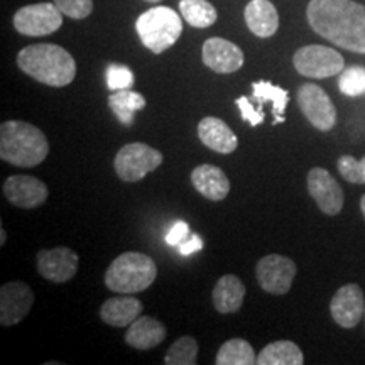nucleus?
Returning a JSON list of instances; mask_svg holds the SVG:
<instances>
[{"mask_svg":"<svg viewBox=\"0 0 365 365\" xmlns=\"http://www.w3.org/2000/svg\"><path fill=\"white\" fill-rule=\"evenodd\" d=\"M191 182L200 195L212 200V202L225 200L228 191H230V181H228L227 175L213 164H202V166L195 168L191 173Z\"/></svg>","mask_w":365,"mask_h":365,"instance_id":"nucleus-17","label":"nucleus"},{"mask_svg":"<svg viewBox=\"0 0 365 365\" xmlns=\"http://www.w3.org/2000/svg\"><path fill=\"white\" fill-rule=\"evenodd\" d=\"M336 168L345 181L354 182V185H365V158L357 161L350 154H345L339 159Z\"/></svg>","mask_w":365,"mask_h":365,"instance_id":"nucleus-30","label":"nucleus"},{"mask_svg":"<svg viewBox=\"0 0 365 365\" xmlns=\"http://www.w3.org/2000/svg\"><path fill=\"white\" fill-rule=\"evenodd\" d=\"M4 196L7 202L19 208H36L41 207L48 200V186L34 176L14 175L4 181Z\"/></svg>","mask_w":365,"mask_h":365,"instance_id":"nucleus-14","label":"nucleus"},{"mask_svg":"<svg viewBox=\"0 0 365 365\" xmlns=\"http://www.w3.org/2000/svg\"><path fill=\"white\" fill-rule=\"evenodd\" d=\"M340 91L346 97H359L365 93V68L350 66L341 71L339 80Z\"/></svg>","mask_w":365,"mask_h":365,"instance_id":"nucleus-29","label":"nucleus"},{"mask_svg":"<svg viewBox=\"0 0 365 365\" xmlns=\"http://www.w3.org/2000/svg\"><path fill=\"white\" fill-rule=\"evenodd\" d=\"M180 12L182 19L190 26L205 29V27L213 26L217 22V9L207 0H181Z\"/></svg>","mask_w":365,"mask_h":365,"instance_id":"nucleus-26","label":"nucleus"},{"mask_svg":"<svg viewBox=\"0 0 365 365\" xmlns=\"http://www.w3.org/2000/svg\"><path fill=\"white\" fill-rule=\"evenodd\" d=\"M198 360V344L193 336H181L166 352V365H195Z\"/></svg>","mask_w":365,"mask_h":365,"instance_id":"nucleus-28","label":"nucleus"},{"mask_svg":"<svg viewBox=\"0 0 365 365\" xmlns=\"http://www.w3.org/2000/svg\"><path fill=\"white\" fill-rule=\"evenodd\" d=\"M108 107L115 113V117L124 125L134 124V113L137 110H143L145 107L144 95L132 91L130 88L117 90L108 97Z\"/></svg>","mask_w":365,"mask_h":365,"instance_id":"nucleus-24","label":"nucleus"},{"mask_svg":"<svg viewBox=\"0 0 365 365\" xmlns=\"http://www.w3.org/2000/svg\"><path fill=\"white\" fill-rule=\"evenodd\" d=\"M190 235L191 234H190L188 223L180 220L170 228V232H168V235H166V242L170 245H173V247H180L182 242L188 239Z\"/></svg>","mask_w":365,"mask_h":365,"instance_id":"nucleus-34","label":"nucleus"},{"mask_svg":"<svg viewBox=\"0 0 365 365\" xmlns=\"http://www.w3.org/2000/svg\"><path fill=\"white\" fill-rule=\"evenodd\" d=\"M163 159L161 150L144 143H132L118 150L113 159V168L122 181L135 182L149 173L156 171L163 164Z\"/></svg>","mask_w":365,"mask_h":365,"instance_id":"nucleus-6","label":"nucleus"},{"mask_svg":"<svg viewBox=\"0 0 365 365\" xmlns=\"http://www.w3.org/2000/svg\"><path fill=\"white\" fill-rule=\"evenodd\" d=\"M166 339V328L153 317H139L129 325L125 333V344L137 350H149L163 344Z\"/></svg>","mask_w":365,"mask_h":365,"instance_id":"nucleus-20","label":"nucleus"},{"mask_svg":"<svg viewBox=\"0 0 365 365\" xmlns=\"http://www.w3.org/2000/svg\"><path fill=\"white\" fill-rule=\"evenodd\" d=\"M259 286L269 294H286L296 277V264L289 257L279 254H269L255 266Z\"/></svg>","mask_w":365,"mask_h":365,"instance_id":"nucleus-10","label":"nucleus"},{"mask_svg":"<svg viewBox=\"0 0 365 365\" xmlns=\"http://www.w3.org/2000/svg\"><path fill=\"white\" fill-rule=\"evenodd\" d=\"M307 17L314 33L346 51L365 54V6L354 0H312Z\"/></svg>","mask_w":365,"mask_h":365,"instance_id":"nucleus-1","label":"nucleus"},{"mask_svg":"<svg viewBox=\"0 0 365 365\" xmlns=\"http://www.w3.org/2000/svg\"><path fill=\"white\" fill-rule=\"evenodd\" d=\"M105 78H107V86L112 91L130 88V86L134 85V73L130 71V68H127L124 65L108 66Z\"/></svg>","mask_w":365,"mask_h":365,"instance_id":"nucleus-31","label":"nucleus"},{"mask_svg":"<svg viewBox=\"0 0 365 365\" xmlns=\"http://www.w3.org/2000/svg\"><path fill=\"white\" fill-rule=\"evenodd\" d=\"M217 365H254L257 364V355H255L252 345L247 340L232 339L225 341L218 350Z\"/></svg>","mask_w":365,"mask_h":365,"instance_id":"nucleus-25","label":"nucleus"},{"mask_svg":"<svg viewBox=\"0 0 365 365\" xmlns=\"http://www.w3.org/2000/svg\"><path fill=\"white\" fill-rule=\"evenodd\" d=\"M245 286L234 274L222 276L213 287V307L218 313H237L244 304Z\"/></svg>","mask_w":365,"mask_h":365,"instance_id":"nucleus-22","label":"nucleus"},{"mask_svg":"<svg viewBox=\"0 0 365 365\" xmlns=\"http://www.w3.org/2000/svg\"><path fill=\"white\" fill-rule=\"evenodd\" d=\"M158 267L149 255L125 252L113 261L105 272V284L120 294H135L156 281Z\"/></svg>","mask_w":365,"mask_h":365,"instance_id":"nucleus-4","label":"nucleus"},{"mask_svg":"<svg viewBox=\"0 0 365 365\" xmlns=\"http://www.w3.org/2000/svg\"><path fill=\"white\" fill-rule=\"evenodd\" d=\"M252 97L255 100H261L264 105L266 102L272 103L274 115L279 117L284 115V110L287 107V100H289V93L281 86L272 85L271 81H255L252 83Z\"/></svg>","mask_w":365,"mask_h":365,"instance_id":"nucleus-27","label":"nucleus"},{"mask_svg":"<svg viewBox=\"0 0 365 365\" xmlns=\"http://www.w3.org/2000/svg\"><path fill=\"white\" fill-rule=\"evenodd\" d=\"M59 11L75 21H81L93 12V0H54Z\"/></svg>","mask_w":365,"mask_h":365,"instance_id":"nucleus-32","label":"nucleus"},{"mask_svg":"<svg viewBox=\"0 0 365 365\" xmlns=\"http://www.w3.org/2000/svg\"><path fill=\"white\" fill-rule=\"evenodd\" d=\"M308 191L325 215L335 217L344 208V190L325 168H313L308 173Z\"/></svg>","mask_w":365,"mask_h":365,"instance_id":"nucleus-11","label":"nucleus"},{"mask_svg":"<svg viewBox=\"0 0 365 365\" xmlns=\"http://www.w3.org/2000/svg\"><path fill=\"white\" fill-rule=\"evenodd\" d=\"M143 314V303L132 296L107 299L100 308V317L107 325L124 328Z\"/></svg>","mask_w":365,"mask_h":365,"instance_id":"nucleus-21","label":"nucleus"},{"mask_svg":"<svg viewBox=\"0 0 365 365\" xmlns=\"http://www.w3.org/2000/svg\"><path fill=\"white\" fill-rule=\"evenodd\" d=\"M304 355L294 341L279 340L264 346L257 355L259 365H301Z\"/></svg>","mask_w":365,"mask_h":365,"instance_id":"nucleus-23","label":"nucleus"},{"mask_svg":"<svg viewBox=\"0 0 365 365\" xmlns=\"http://www.w3.org/2000/svg\"><path fill=\"white\" fill-rule=\"evenodd\" d=\"M294 68L299 75L308 78H330L345 70L344 56L327 46L309 44L299 48L293 58Z\"/></svg>","mask_w":365,"mask_h":365,"instance_id":"nucleus-7","label":"nucleus"},{"mask_svg":"<svg viewBox=\"0 0 365 365\" xmlns=\"http://www.w3.org/2000/svg\"><path fill=\"white\" fill-rule=\"evenodd\" d=\"M202 249H203V240H202V237H198V235H190L188 239H186L180 245V247H178L180 254H182V255L195 254V252H198V250H202Z\"/></svg>","mask_w":365,"mask_h":365,"instance_id":"nucleus-35","label":"nucleus"},{"mask_svg":"<svg viewBox=\"0 0 365 365\" xmlns=\"http://www.w3.org/2000/svg\"><path fill=\"white\" fill-rule=\"evenodd\" d=\"M286 118H284V115H279V117H274V122L272 124L274 125H277V124H282V122H284Z\"/></svg>","mask_w":365,"mask_h":365,"instance_id":"nucleus-37","label":"nucleus"},{"mask_svg":"<svg viewBox=\"0 0 365 365\" xmlns=\"http://www.w3.org/2000/svg\"><path fill=\"white\" fill-rule=\"evenodd\" d=\"M6 239H7V234H6V228L0 227V245L6 244Z\"/></svg>","mask_w":365,"mask_h":365,"instance_id":"nucleus-36","label":"nucleus"},{"mask_svg":"<svg viewBox=\"0 0 365 365\" xmlns=\"http://www.w3.org/2000/svg\"><path fill=\"white\" fill-rule=\"evenodd\" d=\"M49 144L43 130L22 120L0 125V158L19 168H34L48 156Z\"/></svg>","mask_w":365,"mask_h":365,"instance_id":"nucleus-3","label":"nucleus"},{"mask_svg":"<svg viewBox=\"0 0 365 365\" xmlns=\"http://www.w3.org/2000/svg\"><path fill=\"white\" fill-rule=\"evenodd\" d=\"M137 34L149 51L161 54L180 39L182 21L170 7H153L140 14L135 22Z\"/></svg>","mask_w":365,"mask_h":365,"instance_id":"nucleus-5","label":"nucleus"},{"mask_svg":"<svg viewBox=\"0 0 365 365\" xmlns=\"http://www.w3.org/2000/svg\"><path fill=\"white\" fill-rule=\"evenodd\" d=\"M198 137L207 148L220 154L234 153L239 145V139H237L234 130L222 118L217 117H205L200 120Z\"/></svg>","mask_w":365,"mask_h":365,"instance_id":"nucleus-18","label":"nucleus"},{"mask_svg":"<svg viewBox=\"0 0 365 365\" xmlns=\"http://www.w3.org/2000/svg\"><path fill=\"white\" fill-rule=\"evenodd\" d=\"M34 304V293L26 282H7L0 287V323L12 327L22 322Z\"/></svg>","mask_w":365,"mask_h":365,"instance_id":"nucleus-12","label":"nucleus"},{"mask_svg":"<svg viewBox=\"0 0 365 365\" xmlns=\"http://www.w3.org/2000/svg\"><path fill=\"white\" fill-rule=\"evenodd\" d=\"M78 255L70 247L44 249L38 254V271L44 279L58 282H68L78 272Z\"/></svg>","mask_w":365,"mask_h":365,"instance_id":"nucleus-13","label":"nucleus"},{"mask_svg":"<svg viewBox=\"0 0 365 365\" xmlns=\"http://www.w3.org/2000/svg\"><path fill=\"white\" fill-rule=\"evenodd\" d=\"M244 16L249 31L257 38H271L279 29V14L269 0H250Z\"/></svg>","mask_w":365,"mask_h":365,"instance_id":"nucleus-19","label":"nucleus"},{"mask_svg":"<svg viewBox=\"0 0 365 365\" xmlns=\"http://www.w3.org/2000/svg\"><path fill=\"white\" fill-rule=\"evenodd\" d=\"M63 26V12L56 4L41 2L33 6L21 7L14 16V27L22 36L29 38H41L56 33Z\"/></svg>","mask_w":365,"mask_h":365,"instance_id":"nucleus-8","label":"nucleus"},{"mask_svg":"<svg viewBox=\"0 0 365 365\" xmlns=\"http://www.w3.org/2000/svg\"><path fill=\"white\" fill-rule=\"evenodd\" d=\"M331 318L341 328H354L359 325L365 313L364 291L357 284H345L336 291L330 303Z\"/></svg>","mask_w":365,"mask_h":365,"instance_id":"nucleus-16","label":"nucleus"},{"mask_svg":"<svg viewBox=\"0 0 365 365\" xmlns=\"http://www.w3.org/2000/svg\"><path fill=\"white\" fill-rule=\"evenodd\" d=\"M17 66L31 78L54 88L70 85L76 75L75 58L61 46L49 43L31 44L21 49Z\"/></svg>","mask_w":365,"mask_h":365,"instance_id":"nucleus-2","label":"nucleus"},{"mask_svg":"<svg viewBox=\"0 0 365 365\" xmlns=\"http://www.w3.org/2000/svg\"><path fill=\"white\" fill-rule=\"evenodd\" d=\"M360 210H362V215L365 218V195L362 196V200H360Z\"/></svg>","mask_w":365,"mask_h":365,"instance_id":"nucleus-38","label":"nucleus"},{"mask_svg":"<svg viewBox=\"0 0 365 365\" xmlns=\"http://www.w3.org/2000/svg\"><path fill=\"white\" fill-rule=\"evenodd\" d=\"M202 56L205 65L220 75H230V73L239 71L245 61L244 53L239 46L222 38H210L205 41Z\"/></svg>","mask_w":365,"mask_h":365,"instance_id":"nucleus-15","label":"nucleus"},{"mask_svg":"<svg viewBox=\"0 0 365 365\" xmlns=\"http://www.w3.org/2000/svg\"><path fill=\"white\" fill-rule=\"evenodd\" d=\"M237 107L240 108V115L244 118L247 124H250L252 127L261 125L264 122V113L261 110H255L254 105L250 103V100L247 97H239L235 100Z\"/></svg>","mask_w":365,"mask_h":365,"instance_id":"nucleus-33","label":"nucleus"},{"mask_svg":"<svg viewBox=\"0 0 365 365\" xmlns=\"http://www.w3.org/2000/svg\"><path fill=\"white\" fill-rule=\"evenodd\" d=\"M145 2H150V4H158V2H161V0H145Z\"/></svg>","mask_w":365,"mask_h":365,"instance_id":"nucleus-39","label":"nucleus"},{"mask_svg":"<svg viewBox=\"0 0 365 365\" xmlns=\"http://www.w3.org/2000/svg\"><path fill=\"white\" fill-rule=\"evenodd\" d=\"M298 105L303 115L314 129L328 132L336 124V108L323 88L314 83L301 85L298 90Z\"/></svg>","mask_w":365,"mask_h":365,"instance_id":"nucleus-9","label":"nucleus"}]
</instances>
